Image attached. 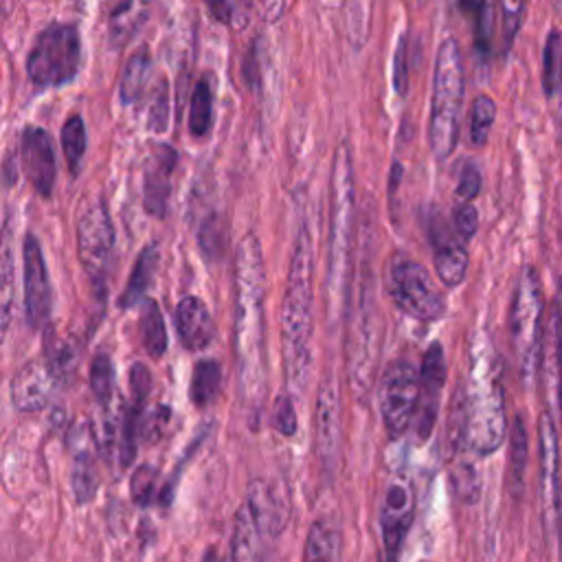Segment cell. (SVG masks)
Instances as JSON below:
<instances>
[{
	"label": "cell",
	"mask_w": 562,
	"mask_h": 562,
	"mask_svg": "<svg viewBox=\"0 0 562 562\" xmlns=\"http://www.w3.org/2000/svg\"><path fill=\"white\" fill-rule=\"evenodd\" d=\"M263 257L255 233L239 239L233 263V349L237 391L250 426L266 400V321H263Z\"/></svg>",
	"instance_id": "cell-1"
},
{
	"label": "cell",
	"mask_w": 562,
	"mask_h": 562,
	"mask_svg": "<svg viewBox=\"0 0 562 562\" xmlns=\"http://www.w3.org/2000/svg\"><path fill=\"white\" fill-rule=\"evenodd\" d=\"M314 246L310 224L303 220L290 257L288 281L281 303V351L283 375L292 397L305 393L312 369V329H314Z\"/></svg>",
	"instance_id": "cell-2"
},
{
	"label": "cell",
	"mask_w": 562,
	"mask_h": 562,
	"mask_svg": "<svg viewBox=\"0 0 562 562\" xmlns=\"http://www.w3.org/2000/svg\"><path fill=\"white\" fill-rule=\"evenodd\" d=\"M465 400V448L485 457L505 439L503 371L492 340L479 331L470 340Z\"/></svg>",
	"instance_id": "cell-3"
},
{
	"label": "cell",
	"mask_w": 562,
	"mask_h": 562,
	"mask_svg": "<svg viewBox=\"0 0 562 562\" xmlns=\"http://www.w3.org/2000/svg\"><path fill=\"white\" fill-rule=\"evenodd\" d=\"M353 160L347 143L334 151L331 165V206H329V237H327V266H325V318L327 327H336L347 310V279L351 261L353 235Z\"/></svg>",
	"instance_id": "cell-4"
},
{
	"label": "cell",
	"mask_w": 562,
	"mask_h": 562,
	"mask_svg": "<svg viewBox=\"0 0 562 562\" xmlns=\"http://www.w3.org/2000/svg\"><path fill=\"white\" fill-rule=\"evenodd\" d=\"M290 516L285 494L266 479H250L233 520L231 558L261 560L270 555Z\"/></svg>",
	"instance_id": "cell-5"
},
{
	"label": "cell",
	"mask_w": 562,
	"mask_h": 562,
	"mask_svg": "<svg viewBox=\"0 0 562 562\" xmlns=\"http://www.w3.org/2000/svg\"><path fill=\"white\" fill-rule=\"evenodd\" d=\"M463 103V61L452 37L439 44L432 75V99L428 121V143L437 160H446L459 138V116Z\"/></svg>",
	"instance_id": "cell-6"
},
{
	"label": "cell",
	"mask_w": 562,
	"mask_h": 562,
	"mask_svg": "<svg viewBox=\"0 0 562 562\" xmlns=\"http://www.w3.org/2000/svg\"><path fill=\"white\" fill-rule=\"evenodd\" d=\"M382 318L373 294V279L369 277L358 283V299L353 305V316L349 323L347 338V371L351 393L358 404H364L375 380L378 358H380Z\"/></svg>",
	"instance_id": "cell-7"
},
{
	"label": "cell",
	"mask_w": 562,
	"mask_h": 562,
	"mask_svg": "<svg viewBox=\"0 0 562 562\" xmlns=\"http://www.w3.org/2000/svg\"><path fill=\"white\" fill-rule=\"evenodd\" d=\"M542 310L544 296L538 272L525 266L518 274L509 312L512 349L525 382L536 375L542 356Z\"/></svg>",
	"instance_id": "cell-8"
},
{
	"label": "cell",
	"mask_w": 562,
	"mask_h": 562,
	"mask_svg": "<svg viewBox=\"0 0 562 562\" xmlns=\"http://www.w3.org/2000/svg\"><path fill=\"white\" fill-rule=\"evenodd\" d=\"M81 64V40L75 24L53 22L42 29L26 57V75L35 88H59L75 79Z\"/></svg>",
	"instance_id": "cell-9"
},
{
	"label": "cell",
	"mask_w": 562,
	"mask_h": 562,
	"mask_svg": "<svg viewBox=\"0 0 562 562\" xmlns=\"http://www.w3.org/2000/svg\"><path fill=\"white\" fill-rule=\"evenodd\" d=\"M384 288L391 303L411 318L432 323L446 312V301L430 272L406 252H395L384 270Z\"/></svg>",
	"instance_id": "cell-10"
},
{
	"label": "cell",
	"mask_w": 562,
	"mask_h": 562,
	"mask_svg": "<svg viewBox=\"0 0 562 562\" xmlns=\"http://www.w3.org/2000/svg\"><path fill=\"white\" fill-rule=\"evenodd\" d=\"M77 257L79 263L94 285L97 294H105L103 279L112 266L114 255V224L108 211V204L101 198H94L83 204L77 217Z\"/></svg>",
	"instance_id": "cell-11"
},
{
	"label": "cell",
	"mask_w": 562,
	"mask_h": 562,
	"mask_svg": "<svg viewBox=\"0 0 562 562\" xmlns=\"http://www.w3.org/2000/svg\"><path fill=\"white\" fill-rule=\"evenodd\" d=\"M378 404L391 439L408 430L419 408V371L404 358L386 364L378 384Z\"/></svg>",
	"instance_id": "cell-12"
},
{
	"label": "cell",
	"mask_w": 562,
	"mask_h": 562,
	"mask_svg": "<svg viewBox=\"0 0 562 562\" xmlns=\"http://www.w3.org/2000/svg\"><path fill=\"white\" fill-rule=\"evenodd\" d=\"M538 452H540V503L542 525L549 547L558 549L562 540V498H560V459L558 435L551 415H542L538 422Z\"/></svg>",
	"instance_id": "cell-13"
},
{
	"label": "cell",
	"mask_w": 562,
	"mask_h": 562,
	"mask_svg": "<svg viewBox=\"0 0 562 562\" xmlns=\"http://www.w3.org/2000/svg\"><path fill=\"white\" fill-rule=\"evenodd\" d=\"M99 454L105 463L121 472L125 470L136 454V437H138V408L134 404L121 402L119 406L105 404L103 415L94 428Z\"/></svg>",
	"instance_id": "cell-14"
},
{
	"label": "cell",
	"mask_w": 562,
	"mask_h": 562,
	"mask_svg": "<svg viewBox=\"0 0 562 562\" xmlns=\"http://www.w3.org/2000/svg\"><path fill=\"white\" fill-rule=\"evenodd\" d=\"M415 518V490L413 483L404 474H393L380 496V536H382V551L389 560L397 558L406 533Z\"/></svg>",
	"instance_id": "cell-15"
},
{
	"label": "cell",
	"mask_w": 562,
	"mask_h": 562,
	"mask_svg": "<svg viewBox=\"0 0 562 562\" xmlns=\"http://www.w3.org/2000/svg\"><path fill=\"white\" fill-rule=\"evenodd\" d=\"M340 432H342V400L340 386L334 371H327L321 380L314 408V446L321 468L329 474L336 468L340 452Z\"/></svg>",
	"instance_id": "cell-16"
},
{
	"label": "cell",
	"mask_w": 562,
	"mask_h": 562,
	"mask_svg": "<svg viewBox=\"0 0 562 562\" xmlns=\"http://www.w3.org/2000/svg\"><path fill=\"white\" fill-rule=\"evenodd\" d=\"M22 279H24V312L31 329L48 323L53 310V290L46 261L35 235H26L22 244Z\"/></svg>",
	"instance_id": "cell-17"
},
{
	"label": "cell",
	"mask_w": 562,
	"mask_h": 562,
	"mask_svg": "<svg viewBox=\"0 0 562 562\" xmlns=\"http://www.w3.org/2000/svg\"><path fill=\"white\" fill-rule=\"evenodd\" d=\"M68 450H70V487L75 501L79 505L94 498L99 487V472H97V437L94 428L83 422L72 424L68 432Z\"/></svg>",
	"instance_id": "cell-18"
},
{
	"label": "cell",
	"mask_w": 562,
	"mask_h": 562,
	"mask_svg": "<svg viewBox=\"0 0 562 562\" xmlns=\"http://www.w3.org/2000/svg\"><path fill=\"white\" fill-rule=\"evenodd\" d=\"M20 165L37 195L48 198L55 187V149L46 130L29 125L20 136Z\"/></svg>",
	"instance_id": "cell-19"
},
{
	"label": "cell",
	"mask_w": 562,
	"mask_h": 562,
	"mask_svg": "<svg viewBox=\"0 0 562 562\" xmlns=\"http://www.w3.org/2000/svg\"><path fill=\"white\" fill-rule=\"evenodd\" d=\"M178 165V151L167 145L158 143L151 147L145 169H143V206L151 217L167 215V202L171 193V173Z\"/></svg>",
	"instance_id": "cell-20"
},
{
	"label": "cell",
	"mask_w": 562,
	"mask_h": 562,
	"mask_svg": "<svg viewBox=\"0 0 562 562\" xmlns=\"http://www.w3.org/2000/svg\"><path fill=\"white\" fill-rule=\"evenodd\" d=\"M446 382V360L441 342H430L422 358L419 369V419H417V435L426 439L435 426L439 395Z\"/></svg>",
	"instance_id": "cell-21"
},
{
	"label": "cell",
	"mask_w": 562,
	"mask_h": 562,
	"mask_svg": "<svg viewBox=\"0 0 562 562\" xmlns=\"http://www.w3.org/2000/svg\"><path fill=\"white\" fill-rule=\"evenodd\" d=\"M59 386V380L50 371L48 362H26L11 380V402L20 413H33L50 402V395Z\"/></svg>",
	"instance_id": "cell-22"
},
{
	"label": "cell",
	"mask_w": 562,
	"mask_h": 562,
	"mask_svg": "<svg viewBox=\"0 0 562 562\" xmlns=\"http://www.w3.org/2000/svg\"><path fill=\"white\" fill-rule=\"evenodd\" d=\"M176 331L187 351H202L215 338V323L206 303L198 296H184L176 305Z\"/></svg>",
	"instance_id": "cell-23"
},
{
	"label": "cell",
	"mask_w": 562,
	"mask_h": 562,
	"mask_svg": "<svg viewBox=\"0 0 562 562\" xmlns=\"http://www.w3.org/2000/svg\"><path fill=\"white\" fill-rule=\"evenodd\" d=\"M154 0H112L108 11V42L112 48L125 46L147 22Z\"/></svg>",
	"instance_id": "cell-24"
},
{
	"label": "cell",
	"mask_w": 562,
	"mask_h": 562,
	"mask_svg": "<svg viewBox=\"0 0 562 562\" xmlns=\"http://www.w3.org/2000/svg\"><path fill=\"white\" fill-rule=\"evenodd\" d=\"M547 360H549V369H547L549 393H551L558 419L562 422V279L558 283V294H555L551 321H549Z\"/></svg>",
	"instance_id": "cell-25"
},
{
	"label": "cell",
	"mask_w": 562,
	"mask_h": 562,
	"mask_svg": "<svg viewBox=\"0 0 562 562\" xmlns=\"http://www.w3.org/2000/svg\"><path fill=\"white\" fill-rule=\"evenodd\" d=\"M432 261L435 272L443 285H459L468 272V250L463 246V239L457 241L446 235L432 233Z\"/></svg>",
	"instance_id": "cell-26"
},
{
	"label": "cell",
	"mask_w": 562,
	"mask_h": 562,
	"mask_svg": "<svg viewBox=\"0 0 562 562\" xmlns=\"http://www.w3.org/2000/svg\"><path fill=\"white\" fill-rule=\"evenodd\" d=\"M158 257H160V252H158L156 241H149L140 250V255L136 257V263L132 268L130 281H127L125 290L119 296V305L123 310H130V307L145 301V294L151 288V281H154V274H156V268H158Z\"/></svg>",
	"instance_id": "cell-27"
},
{
	"label": "cell",
	"mask_w": 562,
	"mask_h": 562,
	"mask_svg": "<svg viewBox=\"0 0 562 562\" xmlns=\"http://www.w3.org/2000/svg\"><path fill=\"white\" fill-rule=\"evenodd\" d=\"M149 75H151L149 50L147 48L134 50L125 61L121 83H119V97L125 105H132L143 97V92L147 88V81H149Z\"/></svg>",
	"instance_id": "cell-28"
},
{
	"label": "cell",
	"mask_w": 562,
	"mask_h": 562,
	"mask_svg": "<svg viewBox=\"0 0 562 562\" xmlns=\"http://www.w3.org/2000/svg\"><path fill=\"white\" fill-rule=\"evenodd\" d=\"M342 558V538L340 529L327 520H316L310 527L305 538L303 560H340Z\"/></svg>",
	"instance_id": "cell-29"
},
{
	"label": "cell",
	"mask_w": 562,
	"mask_h": 562,
	"mask_svg": "<svg viewBox=\"0 0 562 562\" xmlns=\"http://www.w3.org/2000/svg\"><path fill=\"white\" fill-rule=\"evenodd\" d=\"M13 292H15V259H13V244H11V226L9 220L4 222V239H2V259H0V321H2V336L9 331L11 310H13Z\"/></svg>",
	"instance_id": "cell-30"
},
{
	"label": "cell",
	"mask_w": 562,
	"mask_h": 562,
	"mask_svg": "<svg viewBox=\"0 0 562 562\" xmlns=\"http://www.w3.org/2000/svg\"><path fill=\"white\" fill-rule=\"evenodd\" d=\"M220 384H222L220 362L213 358L198 360L193 367V373H191V384H189L191 404H195L198 408L209 406L217 397Z\"/></svg>",
	"instance_id": "cell-31"
},
{
	"label": "cell",
	"mask_w": 562,
	"mask_h": 562,
	"mask_svg": "<svg viewBox=\"0 0 562 562\" xmlns=\"http://www.w3.org/2000/svg\"><path fill=\"white\" fill-rule=\"evenodd\" d=\"M138 329H140V342L143 349L151 358H160L167 351V327L162 321V312L156 301L145 299L140 307V318H138Z\"/></svg>",
	"instance_id": "cell-32"
},
{
	"label": "cell",
	"mask_w": 562,
	"mask_h": 562,
	"mask_svg": "<svg viewBox=\"0 0 562 562\" xmlns=\"http://www.w3.org/2000/svg\"><path fill=\"white\" fill-rule=\"evenodd\" d=\"M213 125V90L206 77H202L191 92L189 108V132L195 138H204Z\"/></svg>",
	"instance_id": "cell-33"
},
{
	"label": "cell",
	"mask_w": 562,
	"mask_h": 562,
	"mask_svg": "<svg viewBox=\"0 0 562 562\" xmlns=\"http://www.w3.org/2000/svg\"><path fill=\"white\" fill-rule=\"evenodd\" d=\"M86 147H88V136H86L83 119L79 114H70L61 127V151L72 176L79 173Z\"/></svg>",
	"instance_id": "cell-34"
},
{
	"label": "cell",
	"mask_w": 562,
	"mask_h": 562,
	"mask_svg": "<svg viewBox=\"0 0 562 562\" xmlns=\"http://www.w3.org/2000/svg\"><path fill=\"white\" fill-rule=\"evenodd\" d=\"M525 465H527V432H525L522 417H516L509 435V487L514 496H518L522 490Z\"/></svg>",
	"instance_id": "cell-35"
},
{
	"label": "cell",
	"mask_w": 562,
	"mask_h": 562,
	"mask_svg": "<svg viewBox=\"0 0 562 562\" xmlns=\"http://www.w3.org/2000/svg\"><path fill=\"white\" fill-rule=\"evenodd\" d=\"M90 391L101 406L114 397V367L105 351H97L90 362Z\"/></svg>",
	"instance_id": "cell-36"
},
{
	"label": "cell",
	"mask_w": 562,
	"mask_h": 562,
	"mask_svg": "<svg viewBox=\"0 0 562 562\" xmlns=\"http://www.w3.org/2000/svg\"><path fill=\"white\" fill-rule=\"evenodd\" d=\"M494 119H496L494 99L487 94H479L472 101V110H470V143L472 145H476V147L485 145Z\"/></svg>",
	"instance_id": "cell-37"
},
{
	"label": "cell",
	"mask_w": 562,
	"mask_h": 562,
	"mask_svg": "<svg viewBox=\"0 0 562 562\" xmlns=\"http://www.w3.org/2000/svg\"><path fill=\"white\" fill-rule=\"evenodd\" d=\"M130 494L132 501L140 507H147L151 503H160V492H158V472L151 465H140L132 474L130 481Z\"/></svg>",
	"instance_id": "cell-38"
},
{
	"label": "cell",
	"mask_w": 562,
	"mask_h": 562,
	"mask_svg": "<svg viewBox=\"0 0 562 562\" xmlns=\"http://www.w3.org/2000/svg\"><path fill=\"white\" fill-rule=\"evenodd\" d=\"M77 356L79 351L68 340H53L50 345H46V362L55 373V378L59 380V384L66 382L75 371Z\"/></svg>",
	"instance_id": "cell-39"
},
{
	"label": "cell",
	"mask_w": 562,
	"mask_h": 562,
	"mask_svg": "<svg viewBox=\"0 0 562 562\" xmlns=\"http://www.w3.org/2000/svg\"><path fill=\"white\" fill-rule=\"evenodd\" d=\"M226 239H228V235H226L224 220L217 217V215H209V217L202 222L200 231H198V241H200L202 252H204L209 259L222 257Z\"/></svg>",
	"instance_id": "cell-40"
},
{
	"label": "cell",
	"mask_w": 562,
	"mask_h": 562,
	"mask_svg": "<svg viewBox=\"0 0 562 562\" xmlns=\"http://www.w3.org/2000/svg\"><path fill=\"white\" fill-rule=\"evenodd\" d=\"M169 125V86L167 79H160L154 88L151 101H149V116H147V127L154 134H162Z\"/></svg>",
	"instance_id": "cell-41"
},
{
	"label": "cell",
	"mask_w": 562,
	"mask_h": 562,
	"mask_svg": "<svg viewBox=\"0 0 562 562\" xmlns=\"http://www.w3.org/2000/svg\"><path fill=\"white\" fill-rule=\"evenodd\" d=\"M558 44H560V33H549L547 46H544V70H542V83L544 92L553 94L558 90V79H560V66L562 57H558Z\"/></svg>",
	"instance_id": "cell-42"
},
{
	"label": "cell",
	"mask_w": 562,
	"mask_h": 562,
	"mask_svg": "<svg viewBox=\"0 0 562 562\" xmlns=\"http://www.w3.org/2000/svg\"><path fill=\"white\" fill-rule=\"evenodd\" d=\"M452 487L463 503H474L479 498V474L472 463L465 461L452 470Z\"/></svg>",
	"instance_id": "cell-43"
},
{
	"label": "cell",
	"mask_w": 562,
	"mask_h": 562,
	"mask_svg": "<svg viewBox=\"0 0 562 562\" xmlns=\"http://www.w3.org/2000/svg\"><path fill=\"white\" fill-rule=\"evenodd\" d=\"M501 9V33H503V44L509 46L512 40L516 37L520 22H522V11H525V0H498Z\"/></svg>",
	"instance_id": "cell-44"
},
{
	"label": "cell",
	"mask_w": 562,
	"mask_h": 562,
	"mask_svg": "<svg viewBox=\"0 0 562 562\" xmlns=\"http://www.w3.org/2000/svg\"><path fill=\"white\" fill-rule=\"evenodd\" d=\"M296 411H294V402L292 395H279L272 408V426L277 432H281L283 437H292L296 432Z\"/></svg>",
	"instance_id": "cell-45"
},
{
	"label": "cell",
	"mask_w": 562,
	"mask_h": 562,
	"mask_svg": "<svg viewBox=\"0 0 562 562\" xmlns=\"http://www.w3.org/2000/svg\"><path fill=\"white\" fill-rule=\"evenodd\" d=\"M149 391H151V373H149V369L145 364H140V362H134L132 369H130V393H132L134 406L138 411H143Z\"/></svg>",
	"instance_id": "cell-46"
},
{
	"label": "cell",
	"mask_w": 562,
	"mask_h": 562,
	"mask_svg": "<svg viewBox=\"0 0 562 562\" xmlns=\"http://www.w3.org/2000/svg\"><path fill=\"white\" fill-rule=\"evenodd\" d=\"M481 191V171L474 162H465L461 167V173H459V182H457V198L461 202H470L479 195Z\"/></svg>",
	"instance_id": "cell-47"
},
{
	"label": "cell",
	"mask_w": 562,
	"mask_h": 562,
	"mask_svg": "<svg viewBox=\"0 0 562 562\" xmlns=\"http://www.w3.org/2000/svg\"><path fill=\"white\" fill-rule=\"evenodd\" d=\"M476 226H479V213L476 209L470 204V202H461L457 209H454V228L459 233V237L463 241H468L474 233H476Z\"/></svg>",
	"instance_id": "cell-48"
},
{
	"label": "cell",
	"mask_w": 562,
	"mask_h": 562,
	"mask_svg": "<svg viewBox=\"0 0 562 562\" xmlns=\"http://www.w3.org/2000/svg\"><path fill=\"white\" fill-rule=\"evenodd\" d=\"M393 88L400 97L406 94L408 88V70H406V37H400L395 57H393Z\"/></svg>",
	"instance_id": "cell-49"
},
{
	"label": "cell",
	"mask_w": 562,
	"mask_h": 562,
	"mask_svg": "<svg viewBox=\"0 0 562 562\" xmlns=\"http://www.w3.org/2000/svg\"><path fill=\"white\" fill-rule=\"evenodd\" d=\"M202 2L215 22H220V24L233 22V7L228 0H202Z\"/></svg>",
	"instance_id": "cell-50"
},
{
	"label": "cell",
	"mask_w": 562,
	"mask_h": 562,
	"mask_svg": "<svg viewBox=\"0 0 562 562\" xmlns=\"http://www.w3.org/2000/svg\"><path fill=\"white\" fill-rule=\"evenodd\" d=\"M237 2H239L241 11H248V7H250V0H237Z\"/></svg>",
	"instance_id": "cell-51"
},
{
	"label": "cell",
	"mask_w": 562,
	"mask_h": 562,
	"mask_svg": "<svg viewBox=\"0 0 562 562\" xmlns=\"http://www.w3.org/2000/svg\"><path fill=\"white\" fill-rule=\"evenodd\" d=\"M558 90H560V97H562V66H560V79H558Z\"/></svg>",
	"instance_id": "cell-52"
}]
</instances>
